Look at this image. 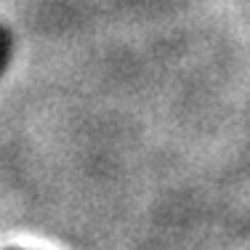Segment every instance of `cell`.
Returning a JSON list of instances; mask_svg holds the SVG:
<instances>
[{
    "label": "cell",
    "instance_id": "cell-1",
    "mask_svg": "<svg viewBox=\"0 0 250 250\" xmlns=\"http://www.w3.org/2000/svg\"><path fill=\"white\" fill-rule=\"evenodd\" d=\"M5 62H8V38H5V32H0V75H3Z\"/></svg>",
    "mask_w": 250,
    "mask_h": 250
}]
</instances>
